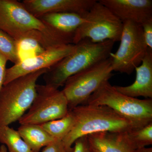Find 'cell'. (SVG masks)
<instances>
[{
    "label": "cell",
    "instance_id": "obj_1",
    "mask_svg": "<svg viewBox=\"0 0 152 152\" xmlns=\"http://www.w3.org/2000/svg\"><path fill=\"white\" fill-rule=\"evenodd\" d=\"M0 30L16 42L26 38L36 40L45 50L73 44L74 35L49 26L16 0H0Z\"/></svg>",
    "mask_w": 152,
    "mask_h": 152
},
{
    "label": "cell",
    "instance_id": "obj_2",
    "mask_svg": "<svg viewBox=\"0 0 152 152\" xmlns=\"http://www.w3.org/2000/svg\"><path fill=\"white\" fill-rule=\"evenodd\" d=\"M72 110L75 119L72 130L62 141L66 152H73L77 140L91 134L102 132H126L134 129V125L106 106L84 104Z\"/></svg>",
    "mask_w": 152,
    "mask_h": 152
},
{
    "label": "cell",
    "instance_id": "obj_3",
    "mask_svg": "<svg viewBox=\"0 0 152 152\" xmlns=\"http://www.w3.org/2000/svg\"><path fill=\"white\" fill-rule=\"evenodd\" d=\"M115 43L93 42L89 39L80 41L75 45L73 51L44 74L46 85L56 89L63 86L69 77L108 58Z\"/></svg>",
    "mask_w": 152,
    "mask_h": 152
},
{
    "label": "cell",
    "instance_id": "obj_4",
    "mask_svg": "<svg viewBox=\"0 0 152 152\" xmlns=\"http://www.w3.org/2000/svg\"><path fill=\"white\" fill-rule=\"evenodd\" d=\"M48 69L22 76L3 85L0 90V127L19 121L37 95V82Z\"/></svg>",
    "mask_w": 152,
    "mask_h": 152
},
{
    "label": "cell",
    "instance_id": "obj_5",
    "mask_svg": "<svg viewBox=\"0 0 152 152\" xmlns=\"http://www.w3.org/2000/svg\"><path fill=\"white\" fill-rule=\"evenodd\" d=\"M86 104L106 106L131 122L134 129L152 122V100L140 99L118 91L109 83L104 82L90 96Z\"/></svg>",
    "mask_w": 152,
    "mask_h": 152
},
{
    "label": "cell",
    "instance_id": "obj_6",
    "mask_svg": "<svg viewBox=\"0 0 152 152\" xmlns=\"http://www.w3.org/2000/svg\"><path fill=\"white\" fill-rule=\"evenodd\" d=\"M123 23L107 7L96 1L84 15L83 23L76 30L73 44L89 39L93 42L107 40L120 42Z\"/></svg>",
    "mask_w": 152,
    "mask_h": 152
},
{
    "label": "cell",
    "instance_id": "obj_7",
    "mask_svg": "<svg viewBox=\"0 0 152 152\" xmlns=\"http://www.w3.org/2000/svg\"><path fill=\"white\" fill-rule=\"evenodd\" d=\"M110 58L69 77L62 90L67 100L69 110L86 104L89 98L113 75Z\"/></svg>",
    "mask_w": 152,
    "mask_h": 152
},
{
    "label": "cell",
    "instance_id": "obj_8",
    "mask_svg": "<svg viewBox=\"0 0 152 152\" xmlns=\"http://www.w3.org/2000/svg\"><path fill=\"white\" fill-rule=\"evenodd\" d=\"M118 50L109 58L113 71L130 75L141 64L148 48L142 26L130 21L123 23V29Z\"/></svg>",
    "mask_w": 152,
    "mask_h": 152
},
{
    "label": "cell",
    "instance_id": "obj_9",
    "mask_svg": "<svg viewBox=\"0 0 152 152\" xmlns=\"http://www.w3.org/2000/svg\"><path fill=\"white\" fill-rule=\"evenodd\" d=\"M36 89L37 95L28 111L18 121L20 125L42 124L67 114V100L62 90L38 84Z\"/></svg>",
    "mask_w": 152,
    "mask_h": 152
},
{
    "label": "cell",
    "instance_id": "obj_10",
    "mask_svg": "<svg viewBox=\"0 0 152 152\" xmlns=\"http://www.w3.org/2000/svg\"><path fill=\"white\" fill-rule=\"evenodd\" d=\"M75 45L68 44L47 49L41 54L19 62L6 69L4 85L22 76L44 69H49L71 53Z\"/></svg>",
    "mask_w": 152,
    "mask_h": 152
},
{
    "label": "cell",
    "instance_id": "obj_11",
    "mask_svg": "<svg viewBox=\"0 0 152 152\" xmlns=\"http://www.w3.org/2000/svg\"><path fill=\"white\" fill-rule=\"evenodd\" d=\"M123 23L130 21L142 26L152 20L151 0H100Z\"/></svg>",
    "mask_w": 152,
    "mask_h": 152
},
{
    "label": "cell",
    "instance_id": "obj_12",
    "mask_svg": "<svg viewBox=\"0 0 152 152\" xmlns=\"http://www.w3.org/2000/svg\"><path fill=\"white\" fill-rule=\"evenodd\" d=\"M96 0H24L25 7L33 15L40 18L53 13L73 12L85 15Z\"/></svg>",
    "mask_w": 152,
    "mask_h": 152
},
{
    "label": "cell",
    "instance_id": "obj_13",
    "mask_svg": "<svg viewBox=\"0 0 152 152\" xmlns=\"http://www.w3.org/2000/svg\"><path fill=\"white\" fill-rule=\"evenodd\" d=\"M135 81L126 86H113L118 91L133 98L142 96L152 98V50L148 48L145 56L138 66L135 69Z\"/></svg>",
    "mask_w": 152,
    "mask_h": 152
},
{
    "label": "cell",
    "instance_id": "obj_14",
    "mask_svg": "<svg viewBox=\"0 0 152 152\" xmlns=\"http://www.w3.org/2000/svg\"><path fill=\"white\" fill-rule=\"evenodd\" d=\"M91 152H134L126 132H102L87 136Z\"/></svg>",
    "mask_w": 152,
    "mask_h": 152
},
{
    "label": "cell",
    "instance_id": "obj_15",
    "mask_svg": "<svg viewBox=\"0 0 152 152\" xmlns=\"http://www.w3.org/2000/svg\"><path fill=\"white\" fill-rule=\"evenodd\" d=\"M39 18L58 31L74 35L76 30L83 23L84 15L73 12L53 13L46 14Z\"/></svg>",
    "mask_w": 152,
    "mask_h": 152
},
{
    "label": "cell",
    "instance_id": "obj_16",
    "mask_svg": "<svg viewBox=\"0 0 152 152\" xmlns=\"http://www.w3.org/2000/svg\"><path fill=\"white\" fill-rule=\"evenodd\" d=\"M18 132L33 152H39L42 148L56 140L40 125H21Z\"/></svg>",
    "mask_w": 152,
    "mask_h": 152
},
{
    "label": "cell",
    "instance_id": "obj_17",
    "mask_svg": "<svg viewBox=\"0 0 152 152\" xmlns=\"http://www.w3.org/2000/svg\"><path fill=\"white\" fill-rule=\"evenodd\" d=\"M75 119L72 110L62 118L41 124L42 128L56 140H62L73 127Z\"/></svg>",
    "mask_w": 152,
    "mask_h": 152
},
{
    "label": "cell",
    "instance_id": "obj_18",
    "mask_svg": "<svg viewBox=\"0 0 152 152\" xmlns=\"http://www.w3.org/2000/svg\"><path fill=\"white\" fill-rule=\"evenodd\" d=\"M0 142L7 145L9 152H33L18 131L9 126L0 127Z\"/></svg>",
    "mask_w": 152,
    "mask_h": 152
},
{
    "label": "cell",
    "instance_id": "obj_19",
    "mask_svg": "<svg viewBox=\"0 0 152 152\" xmlns=\"http://www.w3.org/2000/svg\"><path fill=\"white\" fill-rule=\"evenodd\" d=\"M16 42L19 62L37 56L46 50L37 41L34 39L26 38Z\"/></svg>",
    "mask_w": 152,
    "mask_h": 152
},
{
    "label": "cell",
    "instance_id": "obj_20",
    "mask_svg": "<svg viewBox=\"0 0 152 152\" xmlns=\"http://www.w3.org/2000/svg\"><path fill=\"white\" fill-rule=\"evenodd\" d=\"M135 149L145 148L152 144V122L140 129L127 132Z\"/></svg>",
    "mask_w": 152,
    "mask_h": 152
},
{
    "label": "cell",
    "instance_id": "obj_21",
    "mask_svg": "<svg viewBox=\"0 0 152 152\" xmlns=\"http://www.w3.org/2000/svg\"><path fill=\"white\" fill-rule=\"evenodd\" d=\"M0 53L8 61L15 64L19 62L16 41L7 34L0 30Z\"/></svg>",
    "mask_w": 152,
    "mask_h": 152
},
{
    "label": "cell",
    "instance_id": "obj_22",
    "mask_svg": "<svg viewBox=\"0 0 152 152\" xmlns=\"http://www.w3.org/2000/svg\"><path fill=\"white\" fill-rule=\"evenodd\" d=\"M73 152H91L87 136H83L77 139L74 142Z\"/></svg>",
    "mask_w": 152,
    "mask_h": 152
},
{
    "label": "cell",
    "instance_id": "obj_23",
    "mask_svg": "<svg viewBox=\"0 0 152 152\" xmlns=\"http://www.w3.org/2000/svg\"><path fill=\"white\" fill-rule=\"evenodd\" d=\"M142 27L147 47L152 50V20L146 22L142 25Z\"/></svg>",
    "mask_w": 152,
    "mask_h": 152
},
{
    "label": "cell",
    "instance_id": "obj_24",
    "mask_svg": "<svg viewBox=\"0 0 152 152\" xmlns=\"http://www.w3.org/2000/svg\"><path fill=\"white\" fill-rule=\"evenodd\" d=\"M42 152H66L61 140H56L45 147Z\"/></svg>",
    "mask_w": 152,
    "mask_h": 152
},
{
    "label": "cell",
    "instance_id": "obj_25",
    "mask_svg": "<svg viewBox=\"0 0 152 152\" xmlns=\"http://www.w3.org/2000/svg\"><path fill=\"white\" fill-rule=\"evenodd\" d=\"M8 60L0 53V90L4 85L6 71V65Z\"/></svg>",
    "mask_w": 152,
    "mask_h": 152
},
{
    "label": "cell",
    "instance_id": "obj_26",
    "mask_svg": "<svg viewBox=\"0 0 152 152\" xmlns=\"http://www.w3.org/2000/svg\"><path fill=\"white\" fill-rule=\"evenodd\" d=\"M134 152H152V148H145L137 149L134 151Z\"/></svg>",
    "mask_w": 152,
    "mask_h": 152
},
{
    "label": "cell",
    "instance_id": "obj_27",
    "mask_svg": "<svg viewBox=\"0 0 152 152\" xmlns=\"http://www.w3.org/2000/svg\"><path fill=\"white\" fill-rule=\"evenodd\" d=\"M0 152H7V148L5 145H2L0 146Z\"/></svg>",
    "mask_w": 152,
    "mask_h": 152
}]
</instances>
